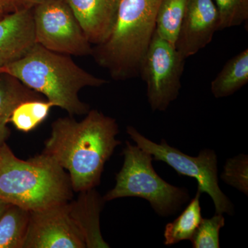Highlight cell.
I'll use <instances>...</instances> for the list:
<instances>
[{
	"instance_id": "cell-1",
	"label": "cell",
	"mask_w": 248,
	"mask_h": 248,
	"mask_svg": "<svg viewBox=\"0 0 248 248\" xmlns=\"http://www.w3.org/2000/svg\"><path fill=\"white\" fill-rule=\"evenodd\" d=\"M115 119L90 110L84 120L61 117L51 125L42 153L68 171L74 192L94 188L101 182L104 166L120 146Z\"/></svg>"
},
{
	"instance_id": "cell-2",
	"label": "cell",
	"mask_w": 248,
	"mask_h": 248,
	"mask_svg": "<svg viewBox=\"0 0 248 248\" xmlns=\"http://www.w3.org/2000/svg\"><path fill=\"white\" fill-rule=\"evenodd\" d=\"M0 73L14 77L73 117L86 115L90 110L89 105L79 99L81 89L108 83L78 66L70 55L55 53L39 44L24 58L1 66Z\"/></svg>"
},
{
	"instance_id": "cell-3",
	"label": "cell",
	"mask_w": 248,
	"mask_h": 248,
	"mask_svg": "<svg viewBox=\"0 0 248 248\" xmlns=\"http://www.w3.org/2000/svg\"><path fill=\"white\" fill-rule=\"evenodd\" d=\"M69 175L48 155L19 159L0 147V199L28 211L68 203L73 196Z\"/></svg>"
},
{
	"instance_id": "cell-4",
	"label": "cell",
	"mask_w": 248,
	"mask_h": 248,
	"mask_svg": "<svg viewBox=\"0 0 248 248\" xmlns=\"http://www.w3.org/2000/svg\"><path fill=\"white\" fill-rule=\"evenodd\" d=\"M161 0H121L110 34L93 47L91 56L116 81L139 77L151 45Z\"/></svg>"
},
{
	"instance_id": "cell-5",
	"label": "cell",
	"mask_w": 248,
	"mask_h": 248,
	"mask_svg": "<svg viewBox=\"0 0 248 248\" xmlns=\"http://www.w3.org/2000/svg\"><path fill=\"white\" fill-rule=\"evenodd\" d=\"M123 155V166L116 175L115 187L103 197L104 202L124 197L144 199L155 213L164 217L177 213L187 203L190 199L187 190L160 177L150 153L126 141Z\"/></svg>"
},
{
	"instance_id": "cell-6",
	"label": "cell",
	"mask_w": 248,
	"mask_h": 248,
	"mask_svg": "<svg viewBox=\"0 0 248 248\" xmlns=\"http://www.w3.org/2000/svg\"><path fill=\"white\" fill-rule=\"evenodd\" d=\"M126 132L137 146L150 153L155 161L166 163L180 175L194 178L197 189L211 197L217 214L234 215V205L218 185V161L215 151L203 149L197 156H189L170 146L165 140L160 143L151 141L131 125L127 127Z\"/></svg>"
},
{
	"instance_id": "cell-7",
	"label": "cell",
	"mask_w": 248,
	"mask_h": 248,
	"mask_svg": "<svg viewBox=\"0 0 248 248\" xmlns=\"http://www.w3.org/2000/svg\"><path fill=\"white\" fill-rule=\"evenodd\" d=\"M185 63L186 59L175 46L155 32L139 71V76L146 83L147 98L152 110H166L179 97Z\"/></svg>"
},
{
	"instance_id": "cell-8",
	"label": "cell",
	"mask_w": 248,
	"mask_h": 248,
	"mask_svg": "<svg viewBox=\"0 0 248 248\" xmlns=\"http://www.w3.org/2000/svg\"><path fill=\"white\" fill-rule=\"evenodd\" d=\"M33 8L37 44L70 56L92 55V45L66 0H46Z\"/></svg>"
},
{
	"instance_id": "cell-9",
	"label": "cell",
	"mask_w": 248,
	"mask_h": 248,
	"mask_svg": "<svg viewBox=\"0 0 248 248\" xmlns=\"http://www.w3.org/2000/svg\"><path fill=\"white\" fill-rule=\"evenodd\" d=\"M22 248H86L68 202L31 211Z\"/></svg>"
},
{
	"instance_id": "cell-10",
	"label": "cell",
	"mask_w": 248,
	"mask_h": 248,
	"mask_svg": "<svg viewBox=\"0 0 248 248\" xmlns=\"http://www.w3.org/2000/svg\"><path fill=\"white\" fill-rule=\"evenodd\" d=\"M218 31V17L213 0H187L175 47L186 59L212 42Z\"/></svg>"
},
{
	"instance_id": "cell-11",
	"label": "cell",
	"mask_w": 248,
	"mask_h": 248,
	"mask_svg": "<svg viewBox=\"0 0 248 248\" xmlns=\"http://www.w3.org/2000/svg\"><path fill=\"white\" fill-rule=\"evenodd\" d=\"M36 44L31 9L19 8L0 17V66L24 58Z\"/></svg>"
},
{
	"instance_id": "cell-12",
	"label": "cell",
	"mask_w": 248,
	"mask_h": 248,
	"mask_svg": "<svg viewBox=\"0 0 248 248\" xmlns=\"http://www.w3.org/2000/svg\"><path fill=\"white\" fill-rule=\"evenodd\" d=\"M91 45L110 34L121 0H66Z\"/></svg>"
},
{
	"instance_id": "cell-13",
	"label": "cell",
	"mask_w": 248,
	"mask_h": 248,
	"mask_svg": "<svg viewBox=\"0 0 248 248\" xmlns=\"http://www.w3.org/2000/svg\"><path fill=\"white\" fill-rule=\"evenodd\" d=\"M76 200L68 202L72 219L82 235L86 248H108L102 237L100 214L105 202L94 188L79 192Z\"/></svg>"
},
{
	"instance_id": "cell-14",
	"label": "cell",
	"mask_w": 248,
	"mask_h": 248,
	"mask_svg": "<svg viewBox=\"0 0 248 248\" xmlns=\"http://www.w3.org/2000/svg\"><path fill=\"white\" fill-rule=\"evenodd\" d=\"M37 99L43 98L14 77L0 73V147L9 138L7 125L14 109L24 101Z\"/></svg>"
},
{
	"instance_id": "cell-15",
	"label": "cell",
	"mask_w": 248,
	"mask_h": 248,
	"mask_svg": "<svg viewBox=\"0 0 248 248\" xmlns=\"http://www.w3.org/2000/svg\"><path fill=\"white\" fill-rule=\"evenodd\" d=\"M248 82V49L231 59L212 81L214 97H227L242 89Z\"/></svg>"
},
{
	"instance_id": "cell-16",
	"label": "cell",
	"mask_w": 248,
	"mask_h": 248,
	"mask_svg": "<svg viewBox=\"0 0 248 248\" xmlns=\"http://www.w3.org/2000/svg\"><path fill=\"white\" fill-rule=\"evenodd\" d=\"M202 194L197 189L195 197L182 213L174 221L166 225L164 233L165 246H170L192 239L203 218L200 205Z\"/></svg>"
},
{
	"instance_id": "cell-17",
	"label": "cell",
	"mask_w": 248,
	"mask_h": 248,
	"mask_svg": "<svg viewBox=\"0 0 248 248\" xmlns=\"http://www.w3.org/2000/svg\"><path fill=\"white\" fill-rule=\"evenodd\" d=\"M30 212L10 205L0 217V248H22Z\"/></svg>"
},
{
	"instance_id": "cell-18",
	"label": "cell",
	"mask_w": 248,
	"mask_h": 248,
	"mask_svg": "<svg viewBox=\"0 0 248 248\" xmlns=\"http://www.w3.org/2000/svg\"><path fill=\"white\" fill-rule=\"evenodd\" d=\"M187 0H161L156 17L155 32L175 46Z\"/></svg>"
},
{
	"instance_id": "cell-19",
	"label": "cell",
	"mask_w": 248,
	"mask_h": 248,
	"mask_svg": "<svg viewBox=\"0 0 248 248\" xmlns=\"http://www.w3.org/2000/svg\"><path fill=\"white\" fill-rule=\"evenodd\" d=\"M53 103L47 99H29L16 107L10 117L9 122L23 133L35 130L48 117Z\"/></svg>"
},
{
	"instance_id": "cell-20",
	"label": "cell",
	"mask_w": 248,
	"mask_h": 248,
	"mask_svg": "<svg viewBox=\"0 0 248 248\" xmlns=\"http://www.w3.org/2000/svg\"><path fill=\"white\" fill-rule=\"evenodd\" d=\"M218 14V31L241 25L248 19V0H213Z\"/></svg>"
},
{
	"instance_id": "cell-21",
	"label": "cell",
	"mask_w": 248,
	"mask_h": 248,
	"mask_svg": "<svg viewBox=\"0 0 248 248\" xmlns=\"http://www.w3.org/2000/svg\"><path fill=\"white\" fill-rule=\"evenodd\" d=\"M225 226L222 214L210 218H202L190 241L194 248H219V232Z\"/></svg>"
},
{
	"instance_id": "cell-22",
	"label": "cell",
	"mask_w": 248,
	"mask_h": 248,
	"mask_svg": "<svg viewBox=\"0 0 248 248\" xmlns=\"http://www.w3.org/2000/svg\"><path fill=\"white\" fill-rule=\"evenodd\" d=\"M221 178L228 185L248 195V156L238 155L227 159Z\"/></svg>"
},
{
	"instance_id": "cell-23",
	"label": "cell",
	"mask_w": 248,
	"mask_h": 248,
	"mask_svg": "<svg viewBox=\"0 0 248 248\" xmlns=\"http://www.w3.org/2000/svg\"><path fill=\"white\" fill-rule=\"evenodd\" d=\"M19 0H0V17L21 8Z\"/></svg>"
},
{
	"instance_id": "cell-24",
	"label": "cell",
	"mask_w": 248,
	"mask_h": 248,
	"mask_svg": "<svg viewBox=\"0 0 248 248\" xmlns=\"http://www.w3.org/2000/svg\"><path fill=\"white\" fill-rule=\"evenodd\" d=\"M45 1H46V0H19V2H20L22 7L31 9V8L35 6L36 5L41 4V3Z\"/></svg>"
},
{
	"instance_id": "cell-25",
	"label": "cell",
	"mask_w": 248,
	"mask_h": 248,
	"mask_svg": "<svg viewBox=\"0 0 248 248\" xmlns=\"http://www.w3.org/2000/svg\"><path fill=\"white\" fill-rule=\"evenodd\" d=\"M10 205H11V204L7 203V202L0 199V217L4 214Z\"/></svg>"
},
{
	"instance_id": "cell-26",
	"label": "cell",
	"mask_w": 248,
	"mask_h": 248,
	"mask_svg": "<svg viewBox=\"0 0 248 248\" xmlns=\"http://www.w3.org/2000/svg\"><path fill=\"white\" fill-rule=\"evenodd\" d=\"M0 68H1V66H0Z\"/></svg>"
}]
</instances>
